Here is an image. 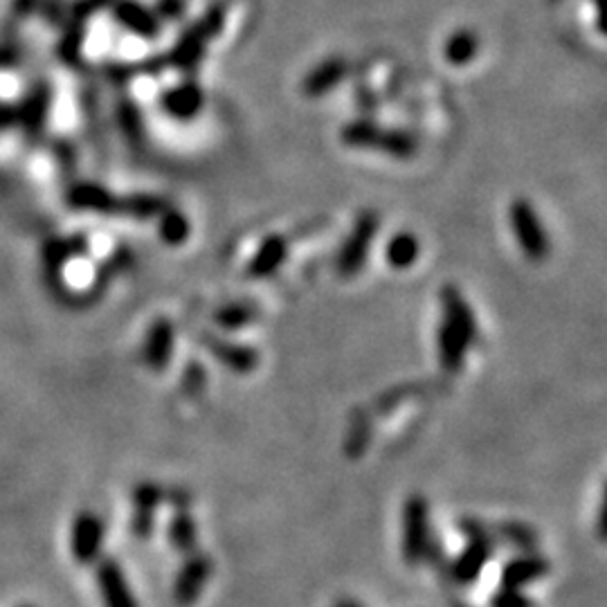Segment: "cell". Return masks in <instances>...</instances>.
<instances>
[{
  "label": "cell",
  "mask_w": 607,
  "mask_h": 607,
  "mask_svg": "<svg viewBox=\"0 0 607 607\" xmlns=\"http://www.w3.org/2000/svg\"><path fill=\"white\" fill-rule=\"evenodd\" d=\"M115 18L117 23H122L126 30L142 36V39H156L160 34V18L151 9L133 3V0H122L115 7Z\"/></svg>",
  "instance_id": "obj_17"
},
{
  "label": "cell",
  "mask_w": 607,
  "mask_h": 607,
  "mask_svg": "<svg viewBox=\"0 0 607 607\" xmlns=\"http://www.w3.org/2000/svg\"><path fill=\"white\" fill-rule=\"evenodd\" d=\"M349 75V63L342 57H329L317 63L306 72L302 79V93L311 99L324 97L333 93L335 86H340Z\"/></svg>",
  "instance_id": "obj_10"
},
{
  "label": "cell",
  "mask_w": 607,
  "mask_h": 607,
  "mask_svg": "<svg viewBox=\"0 0 607 607\" xmlns=\"http://www.w3.org/2000/svg\"><path fill=\"white\" fill-rule=\"evenodd\" d=\"M174 353V324L165 317L153 322V326L147 333V342H144V362L153 371H162L171 360Z\"/></svg>",
  "instance_id": "obj_14"
},
{
  "label": "cell",
  "mask_w": 607,
  "mask_h": 607,
  "mask_svg": "<svg viewBox=\"0 0 607 607\" xmlns=\"http://www.w3.org/2000/svg\"><path fill=\"white\" fill-rule=\"evenodd\" d=\"M477 52H479V36L473 30H468V27L455 30L448 36L446 43H443V59L455 68L468 66L470 61H475Z\"/></svg>",
  "instance_id": "obj_19"
},
{
  "label": "cell",
  "mask_w": 607,
  "mask_h": 607,
  "mask_svg": "<svg viewBox=\"0 0 607 607\" xmlns=\"http://www.w3.org/2000/svg\"><path fill=\"white\" fill-rule=\"evenodd\" d=\"M421 255V243L412 232H398L385 246L387 264L396 270H405L416 264Z\"/></svg>",
  "instance_id": "obj_20"
},
{
  "label": "cell",
  "mask_w": 607,
  "mask_h": 607,
  "mask_svg": "<svg viewBox=\"0 0 607 607\" xmlns=\"http://www.w3.org/2000/svg\"><path fill=\"white\" fill-rule=\"evenodd\" d=\"M470 349V342L459 335L455 329H450L448 324L439 326L437 333V351H439V362L441 367L448 371V374H457V371L464 367L466 353Z\"/></svg>",
  "instance_id": "obj_18"
},
{
  "label": "cell",
  "mask_w": 607,
  "mask_h": 607,
  "mask_svg": "<svg viewBox=\"0 0 607 607\" xmlns=\"http://www.w3.org/2000/svg\"><path fill=\"white\" fill-rule=\"evenodd\" d=\"M459 529L466 533L470 542L468 547L461 551L455 563H452V578H455L457 583L470 585L477 581L479 574H482L484 567L488 565V560L493 558L497 540L493 538V533L477 520H461Z\"/></svg>",
  "instance_id": "obj_4"
},
{
  "label": "cell",
  "mask_w": 607,
  "mask_h": 607,
  "mask_svg": "<svg viewBox=\"0 0 607 607\" xmlns=\"http://www.w3.org/2000/svg\"><path fill=\"white\" fill-rule=\"evenodd\" d=\"M340 140L344 147L349 149H365V151H378L385 156H392L398 160L414 158L419 151V142L412 133L401 129H385V126L374 124L369 120H356L342 126Z\"/></svg>",
  "instance_id": "obj_1"
},
{
  "label": "cell",
  "mask_w": 607,
  "mask_h": 607,
  "mask_svg": "<svg viewBox=\"0 0 607 607\" xmlns=\"http://www.w3.org/2000/svg\"><path fill=\"white\" fill-rule=\"evenodd\" d=\"M403 560L407 565H421L430 560L432 554V536H430V506L425 497L412 495L407 497L403 506Z\"/></svg>",
  "instance_id": "obj_3"
},
{
  "label": "cell",
  "mask_w": 607,
  "mask_h": 607,
  "mask_svg": "<svg viewBox=\"0 0 607 607\" xmlns=\"http://www.w3.org/2000/svg\"><path fill=\"white\" fill-rule=\"evenodd\" d=\"M160 504V488L156 484H142L135 491V515H133V531L138 536H149L153 527V511Z\"/></svg>",
  "instance_id": "obj_21"
},
{
  "label": "cell",
  "mask_w": 607,
  "mask_h": 607,
  "mask_svg": "<svg viewBox=\"0 0 607 607\" xmlns=\"http://www.w3.org/2000/svg\"><path fill=\"white\" fill-rule=\"evenodd\" d=\"M225 25V5H212L207 12L180 34L174 50L169 52V63L183 72H194L205 59L207 43L221 34Z\"/></svg>",
  "instance_id": "obj_2"
},
{
  "label": "cell",
  "mask_w": 607,
  "mask_h": 607,
  "mask_svg": "<svg viewBox=\"0 0 607 607\" xmlns=\"http://www.w3.org/2000/svg\"><path fill=\"white\" fill-rule=\"evenodd\" d=\"M196 538H198V529H196V522L192 515L185 511L176 513L174 520H171V524H169L171 547L187 554V551L196 549Z\"/></svg>",
  "instance_id": "obj_22"
},
{
  "label": "cell",
  "mask_w": 607,
  "mask_h": 607,
  "mask_svg": "<svg viewBox=\"0 0 607 607\" xmlns=\"http://www.w3.org/2000/svg\"><path fill=\"white\" fill-rule=\"evenodd\" d=\"M214 572V563L203 554H196L187 560L176 576L174 583V599L178 605H194L201 596L203 587L210 581Z\"/></svg>",
  "instance_id": "obj_7"
},
{
  "label": "cell",
  "mask_w": 607,
  "mask_h": 607,
  "mask_svg": "<svg viewBox=\"0 0 607 607\" xmlns=\"http://www.w3.org/2000/svg\"><path fill=\"white\" fill-rule=\"evenodd\" d=\"M205 95L203 88L196 79H187L183 84L174 88H167L160 97V106L169 117L174 120H194V117L203 111Z\"/></svg>",
  "instance_id": "obj_8"
},
{
  "label": "cell",
  "mask_w": 607,
  "mask_h": 607,
  "mask_svg": "<svg viewBox=\"0 0 607 607\" xmlns=\"http://www.w3.org/2000/svg\"><path fill=\"white\" fill-rule=\"evenodd\" d=\"M509 223L515 234V241L520 243L524 257L531 261H545L549 257L551 243L547 237L545 225H542L540 216L529 201L524 198H515L509 207Z\"/></svg>",
  "instance_id": "obj_5"
},
{
  "label": "cell",
  "mask_w": 607,
  "mask_h": 607,
  "mask_svg": "<svg viewBox=\"0 0 607 607\" xmlns=\"http://www.w3.org/2000/svg\"><path fill=\"white\" fill-rule=\"evenodd\" d=\"M547 574H549V563L545 558L531 554L513 558L502 572V587H509V590H522V587L540 581V578H545Z\"/></svg>",
  "instance_id": "obj_16"
},
{
  "label": "cell",
  "mask_w": 607,
  "mask_h": 607,
  "mask_svg": "<svg viewBox=\"0 0 607 607\" xmlns=\"http://www.w3.org/2000/svg\"><path fill=\"white\" fill-rule=\"evenodd\" d=\"M189 221L185 219L183 212L169 210L160 216V239L167 246H183L189 239Z\"/></svg>",
  "instance_id": "obj_24"
},
{
  "label": "cell",
  "mask_w": 607,
  "mask_h": 607,
  "mask_svg": "<svg viewBox=\"0 0 607 607\" xmlns=\"http://www.w3.org/2000/svg\"><path fill=\"white\" fill-rule=\"evenodd\" d=\"M497 538H500L504 545H509L513 549L520 551H533L538 547V533L531 527H527L524 522H504L495 529Z\"/></svg>",
  "instance_id": "obj_23"
},
{
  "label": "cell",
  "mask_w": 607,
  "mask_h": 607,
  "mask_svg": "<svg viewBox=\"0 0 607 607\" xmlns=\"http://www.w3.org/2000/svg\"><path fill=\"white\" fill-rule=\"evenodd\" d=\"M203 344L223 367L232 369L234 374H250L259 367V353L248 344L225 342L221 338H214V335H203Z\"/></svg>",
  "instance_id": "obj_11"
},
{
  "label": "cell",
  "mask_w": 607,
  "mask_h": 607,
  "mask_svg": "<svg viewBox=\"0 0 607 607\" xmlns=\"http://www.w3.org/2000/svg\"><path fill=\"white\" fill-rule=\"evenodd\" d=\"M491 607H533V601L522 594V590H509L502 587L491 599Z\"/></svg>",
  "instance_id": "obj_26"
},
{
  "label": "cell",
  "mask_w": 607,
  "mask_h": 607,
  "mask_svg": "<svg viewBox=\"0 0 607 607\" xmlns=\"http://www.w3.org/2000/svg\"><path fill=\"white\" fill-rule=\"evenodd\" d=\"M104 540V524L95 513H81L72 527V551L79 563H93Z\"/></svg>",
  "instance_id": "obj_12"
},
{
  "label": "cell",
  "mask_w": 607,
  "mask_h": 607,
  "mask_svg": "<svg viewBox=\"0 0 607 607\" xmlns=\"http://www.w3.org/2000/svg\"><path fill=\"white\" fill-rule=\"evenodd\" d=\"M286 257H288V241L284 237H279V234L266 237L257 248L255 257L250 259L248 275L252 279H266L270 275H275L277 270L284 266Z\"/></svg>",
  "instance_id": "obj_15"
},
{
  "label": "cell",
  "mask_w": 607,
  "mask_h": 607,
  "mask_svg": "<svg viewBox=\"0 0 607 607\" xmlns=\"http://www.w3.org/2000/svg\"><path fill=\"white\" fill-rule=\"evenodd\" d=\"M333 607H362L358 601H351V599H342V601H338L335 603Z\"/></svg>",
  "instance_id": "obj_29"
},
{
  "label": "cell",
  "mask_w": 607,
  "mask_h": 607,
  "mask_svg": "<svg viewBox=\"0 0 607 607\" xmlns=\"http://www.w3.org/2000/svg\"><path fill=\"white\" fill-rule=\"evenodd\" d=\"M378 228H380V219L376 212H362L358 216L347 241L342 243V248L338 252V261H335V268H338L340 277L351 279L360 273L369 257L371 243L376 241Z\"/></svg>",
  "instance_id": "obj_6"
},
{
  "label": "cell",
  "mask_w": 607,
  "mask_h": 607,
  "mask_svg": "<svg viewBox=\"0 0 607 607\" xmlns=\"http://www.w3.org/2000/svg\"><path fill=\"white\" fill-rule=\"evenodd\" d=\"M156 9L162 21H180L187 12V0H158Z\"/></svg>",
  "instance_id": "obj_27"
},
{
  "label": "cell",
  "mask_w": 607,
  "mask_h": 607,
  "mask_svg": "<svg viewBox=\"0 0 607 607\" xmlns=\"http://www.w3.org/2000/svg\"><path fill=\"white\" fill-rule=\"evenodd\" d=\"M214 317H216V324H219L221 329L237 331V329H243V326H248L252 320H255L257 308H255V304L237 302V304L223 306Z\"/></svg>",
  "instance_id": "obj_25"
},
{
  "label": "cell",
  "mask_w": 607,
  "mask_h": 607,
  "mask_svg": "<svg viewBox=\"0 0 607 607\" xmlns=\"http://www.w3.org/2000/svg\"><path fill=\"white\" fill-rule=\"evenodd\" d=\"M441 311H443V324L455 329L459 335L473 344L477 340V320L473 308L468 306L466 297L459 293L457 286H443L441 288Z\"/></svg>",
  "instance_id": "obj_9"
},
{
  "label": "cell",
  "mask_w": 607,
  "mask_h": 607,
  "mask_svg": "<svg viewBox=\"0 0 607 607\" xmlns=\"http://www.w3.org/2000/svg\"><path fill=\"white\" fill-rule=\"evenodd\" d=\"M97 585L106 607H138L122 569L113 560H104L97 569Z\"/></svg>",
  "instance_id": "obj_13"
},
{
  "label": "cell",
  "mask_w": 607,
  "mask_h": 607,
  "mask_svg": "<svg viewBox=\"0 0 607 607\" xmlns=\"http://www.w3.org/2000/svg\"><path fill=\"white\" fill-rule=\"evenodd\" d=\"M185 385L187 387H194V394H196L198 389H201L205 385V371H203V367H198V365L189 367L187 374H185Z\"/></svg>",
  "instance_id": "obj_28"
}]
</instances>
